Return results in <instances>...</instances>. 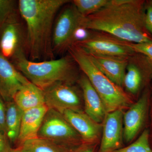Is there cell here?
I'll return each instance as SVG.
<instances>
[{
	"label": "cell",
	"mask_w": 152,
	"mask_h": 152,
	"mask_svg": "<svg viewBox=\"0 0 152 152\" xmlns=\"http://www.w3.org/2000/svg\"><path fill=\"white\" fill-rule=\"evenodd\" d=\"M145 4L142 0H109L96 13L83 16L81 24L132 43L152 42L145 23Z\"/></svg>",
	"instance_id": "cell-1"
},
{
	"label": "cell",
	"mask_w": 152,
	"mask_h": 152,
	"mask_svg": "<svg viewBox=\"0 0 152 152\" xmlns=\"http://www.w3.org/2000/svg\"><path fill=\"white\" fill-rule=\"evenodd\" d=\"M69 0H20L19 13L26 25L29 59L42 61L54 59L53 32L56 16Z\"/></svg>",
	"instance_id": "cell-2"
},
{
	"label": "cell",
	"mask_w": 152,
	"mask_h": 152,
	"mask_svg": "<svg viewBox=\"0 0 152 152\" xmlns=\"http://www.w3.org/2000/svg\"><path fill=\"white\" fill-rule=\"evenodd\" d=\"M13 60L17 69L31 83L43 91L60 82L74 84L79 78L78 66L69 54L58 59L42 61H31L25 54Z\"/></svg>",
	"instance_id": "cell-3"
},
{
	"label": "cell",
	"mask_w": 152,
	"mask_h": 152,
	"mask_svg": "<svg viewBox=\"0 0 152 152\" xmlns=\"http://www.w3.org/2000/svg\"><path fill=\"white\" fill-rule=\"evenodd\" d=\"M67 51L100 97L107 113L126 110L134 103L132 96L123 88L114 83L100 70L88 52L76 45L70 47Z\"/></svg>",
	"instance_id": "cell-4"
},
{
	"label": "cell",
	"mask_w": 152,
	"mask_h": 152,
	"mask_svg": "<svg viewBox=\"0 0 152 152\" xmlns=\"http://www.w3.org/2000/svg\"><path fill=\"white\" fill-rule=\"evenodd\" d=\"M38 137L72 148L84 143L63 114L53 109H49L44 117Z\"/></svg>",
	"instance_id": "cell-5"
},
{
	"label": "cell",
	"mask_w": 152,
	"mask_h": 152,
	"mask_svg": "<svg viewBox=\"0 0 152 152\" xmlns=\"http://www.w3.org/2000/svg\"><path fill=\"white\" fill-rule=\"evenodd\" d=\"M45 104L62 114L66 110L83 111L84 103L82 90L73 83L60 82L44 91Z\"/></svg>",
	"instance_id": "cell-6"
},
{
	"label": "cell",
	"mask_w": 152,
	"mask_h": 152,
	"mask_svg": "<svg viewBox=\"0 0 152 152\" xmlns=\"http://www.w3.org/2000/svg\"><path fill=\"white\" fill-rule=\"evenodd\" d=\"M74 45L80 47L90 54L129 57L135 53L131 48L130 42L108 33L94 30L88 39Z\"/></svg>",
	"instance_id": "cell-7"
},
{
	"label": "cell",
	"mask_w": 152,
	"mask_h": 152,
	"mask_svg": "<svg viewBox=\"0 0 152 152\" xmlns=\"http://www.w3.org/2000/svg\"><path fill=\"white\" fill-rule=\"evenodd\" d=\"M152 79V62L146 56L135 53L129 57L123 83L128 94H138Z\"/></svg>",
	"instance_id": "cell-8"
},
{
	"label": "cell",
	"mask_w": 152,
	"mask_h": 152,
	"mask_svg": "<svg viewBox=\"0 0 152 152\" xmlns=\"http://www.w3.org/2000/svg\"><path fill=\"white\" fill-rule=\"evenodd\" d=\"M82 17L72 3L65 6L61 11L55 20L53 28L52 40L55 55L67 51L71 36L80 23Z\"/></svg>",
	"instance_id": "cell-9"
},
{
	"label": "cell",
	"mask_w": 152,
	"mask_h": 152,
	"mask_svg": "<svg viewBox=\"0 0 152 152\" xmlns=\"http://www.w3.org/2000/svg\"><path fill=\"white\" fill-rule=\"evenodd\" d=\"M18 19L15 13L0 31V53L8 59L27 54L26 32Z\"/></svg>",
	"instance_id": "cell-10"
},
{
	"label": "cell",
	"mask_w": 152,
	"mask_h": 152,
	"mask_svg": "<svg viewBox=\"0 0 152 152\" xmlns=\"http://www.w3.org/2000/svg\"><path fill=\"white\" fill-rule=\"evenodd\" d=\"M151 92L146 88L141 96L124 113V139L126 143L133 141L146 122L150 103Z\"/></svg>",
	"instance_id": "cell-11"
},
{
	"label": "cell",
	"mask_w": 152,
	"mask_h": 152,
	"mask_svg": "<svg viewBox=\"0 0 152 152\" xmlns=\"http://www.w3.org/2000/svg\"><path fill=\"white\" fill-rule=\"evenodd\" d=\"M124 110L107 113L102 124L99 152H112L124 147Z\"/></svg>",
	"instance_id": "cell-12"
},
{
	"label": "cell",
	"mask_w": 152,
	"mask_h": 152,
	"mask_svg": "<svg viewBox=\"0 0 152 152\" xmlns=\"http://www.w3.org/2000/svg\"><path fill=\"white\" fill-rule=\"evenodd\" d=\"M30 82L0 53V96L5 102L12 101L17 92Z\"/></svg>",
	"instance_id": "cell-13"
},
{
	"label": "cell",
	"mask_w": 152,
	"mask_h": 152,
	"mask_svg": "<svg viewBox=\"0 0 152 152\" xmlns=\"http://www.w3.org/2000/svg\"><path fill=\"white\" fill-rule=\"evenodd\" d=\"M62 114L81 137L84 143H98L102 137V124L95 121L84 111L66 110Z\"/></svg>",
	"instance_id": "cell-14"
},
{
	"label": "cell",
	"mask_w": 152,
	"mask_h": 152,
	"mask_svg": "<svg viewBox=\"0 0 152 152\" xmlns=\"http://www.w3.org/2000/svg\"><path fill=\"white\" fill-rule=\"evenodd\" d=\"M77 83L83 93L85 113L97 123L102 124L107 113L100 97L83 74Z\"/></svg>",
	"instance_id": "cell-15"
},
{
	"label": "cell",
	"mask_w": 152,
	"mask_h": 152,
	"mask_svg": "<svg viewBox=\"0 0 152 152\" xmlns=\"http://www.w3.org/2000/svg\"><path fill=\"white\" fill-rule=\"evenodd\" d=\"M89 54L100 70L114 83L123 88L129 57Z\"/></svg>",
	"instance_id": "cell-16"
},
{
	"label": "cell",
	"mask_w": 152,
	"mask_h": 152,
	"mask_svg": "<svg viewBox=\"0 0 152 152\" xmlns=\"http://www.w3.org/2000/svg\"><path fill=\"white\" fill-rule=\"evenodd\" d=\"M49 108L46 105L23 112L18 147L28 140L38 138V133Z\"/></svg>",
	"instance_id": "cell-17"
},
{
	"label": "cell",
	"mask_w": 152,
	"mask_h": 152,
	"mask_svg": "<svg viewBox=\"0 0 152 152\" xmlns=\"http://www.w3.org/2000/svg\"><path fill=\"white\" fill-rule=\"evenodd\" d=\"M13 101L23 112L45 104L44 91L31 82L17 92Z\"/></svg>",
	"instance_id": "cell-18"
},
{
	"label": "cell",
	"mask_w": 152,
	"mask_h": 152,
	"mask_svg": "<svg viewBox=\"0 0 152 152\" xmlns=\"http://www.w3.org/2000/svg\"><path fill=\"white\" fill-rule=\"evenodd\" d=\"M6 103V133L10 142L17 143L23 112L13 101Z\"/></svg>",
	"instance_id": "cell-19"
},
{
	"label": "cell",
	"mask_w": 152,
	"mask_h": 152,
	"mask_svg": "<svg viewBox=\"0 0 152 152\" xmlns=\"http://www.w3.org/2000/svg\"><path fill=\"white\" fill-rule=\"evenodd\" d=\"M18 147L22 152H72L76 148L63 145L39 137L26 141Z\"/></svg>",
	"instance_id": "cell-20"
},
{
	"label": "cell",
	"mask_w": 152,
	"mask_h": 152,
	"mask_svg": "<svg viewBox=\"0 0 152 152\" xmlns=\"http://www.w3.org/2000/svg\"><path fill=\"white\" fill-rule=\"evenodd\" d=\"M109 0H74L72 3L83 17L96 13L105 7Z\"/></svg>",
	"instance_id": "cell-21"
},
{
	"label": "cell",
	"mask_w": 152,
	"mask_h": 152,
	"mask_svg": "<svg viewBox=\"0 0 152 152\" xmlns=\"http://www.w3.org/2000/svg\"><path fill=\"white\" fill-rule=\"evenodd\" d=\"M112 152H152L150 143L149 130H144L140 137L128 146Z\"/></svg>",
	"instance_id": "cell-22"
},
{
	"label": "cell",
	"mask_w": 152,
	"mask_h": 152,
	"mask_svg": "<svg viewBox=\"0 0 152 152\" xmlns=\"http://www.w3.org/2000/svg\"><path fill=\"white\" fill-rule=\"evenodd\" d=\"M15 2L12 0H0V31L7 21L15 14Z\"/></svg>",
	"instance_id": "cell-23"
},
{
	"label": "cell",
	"mask_w": 152,
	"mask_h": 152,
	"mask_svg": "<svg viewBox=\"0 0 152 152\" xmlns=\"http://www.w3.org/2000/svg\"><path fill=\"white\" fill-rule=\"evenodd\" d=\"M81 22V20L80 24L75 28L71 36L69 42V48L86 40L90 38L92 33L93 30L85 27L82 25Z\"/></svg>",
	"instance_id": "cell-24"
},
{
	"label": "cell",
	"mask_w": 152,
	"mask_h": 152,
	"mask_svg": "<svg viewBox=\"0 0 152 152\" xmlns=\"http://www.w3.org/2000/svg\"><path fill=\"white\" fill-rule=\"evenodd\" d=\"M130 45L135 53L146 56L152 62V42L140 44L130 43Z\"/></svg>",
	"instance_id": "cell-25"
},
{
	"label": "cell",
	"mask_w": 152,
	"mask_h": 152,
	"mask_svg": "<svg viewBox=\"0 0 152 152\" xmlns=\"http://www.w3.org/2000/svg\"><path fill=\"white\" fill-rule=\"evenodd\" d=\"M145 23L147 30L152 36V1L145 4Z\"/></svg>",
	"instance_id": "cell-26"
},
{
	"label": "cell",
	"mask_w": 152,
	"mask_h": 152,
	"mask_svg": "<svg viewBox=\"0 0 152 152\" xmlns=\"http://www.w3.org/2000/svg\"><path fill=\"white\" fill-rule=\"evenodd\" d=\"M0 96V129L6 135V103ZM7 136V135H6Z\"/></svg>",
	"instance_id": "cell-27"
},
{
	"label": "cell",
	"mask_w": 152,
	"mask_h": 152,
	"mask_svg": "<svg viewBox=\"0 0 152 152\" xmlns=\"http://www.w3.org/2000/svg\"><path fill=\"white\" fill-rule=\"evenodd\" d=\"M98 143H83L76 147L72 152H99Z\"/></svg>",
	"instance_id": "cell-28"
},
{
	"label": "cell",
	"mask_w": 152,
	"mask_h": 152,
	"mask_svg": "<svg viewBox=\"0 0 152 152\" xmlns=\"http://www.w3.org/2000/svg\"><path fill=\"white\" fill-rule=\"evenodd\" d=\"M12 148L7 137L0 129V152H9Z\"/></svg>",
	"instance_id": "cell-29"
},
{
	"label": "cell",
	"mask_w": 152,
	"mask_h": 152,
	"mask_svg": "<svg viewBox=\"0 0 152 152\" xmlns=\"http://www.w3.org/2000/svg\"><path fill=\"white\" fill-rule=\"evenodd\" d=\"M150 143L152 149V96L151 100V130H149Z\"/></svg>",
	"instance_id": "cell-30"
},
{
	"label": "cell",
	"mask_w": 152,
	"mask_h": 152,
	"mask_svg": "<svg viewBox=\"0 0 152 152\" xmlns=\"http://www.w3.org/2000/svg\"><path fill=\"white\" fill-rule=\"evenodd\" d=\"M9 152H22V151L19 147H17L15 148L11 149V150Z\"/></svg>",
	"instance_id": "cell-31"
},
{
	"label": "cell",
	"mask_w": 152,
	"mask_h": 152,
	"mask_svg": "<svg viewBox=\"0 0 152 152\" xmlns=\"http://www.w3.org/2000/svg\"></svg>",
	"instance_id": "cell-32"
}]
</instances>
